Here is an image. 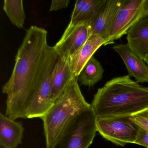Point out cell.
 <instances>
[{
	"instance_id": "cell-1",
	"label": "cell",
	"mask_w": 148,
	"mask_h": 148,
	"mask_svg": "<svg viewBox=\"0 0 148 148\" xmlns=\"http://www.w3.org/2000/svg\"><path fill=\"white\" fill-rule=\"evenodd\" d=\"M47 31L36 26L27 30L15 57L12 75L2 87L7 95L5 115L26 119V111L39 89L51 60L58 54L47 44Z\"/></svg>"
},
{
	"instance_id": "cell-2",
	"label": "cell",
	"mask_w": 148,
	"mask_h": 148,
	"mask_svg": "<svg viewBox=\"0 0 148 148\" xmlns=\"http://www.w3.org/2000/svg\"><path fill=\"white\" fill-rule=\"evenodd\" d=\"M91 105L97 118L132 116L148 109V87L129 75L114 78L97 90Z\"/></svg>"
},
{
	"instance_id": "cell-3",
	"label": "cell",
	"mask_w": 148,
	"mask_h": 148,
	"mask_svg": "<svg viewBox=\"0 0 148 148\" xmlns=\"http://www.w3.org/2000/svg\"><path fill=\"white\" fill-rule=\"evenodd\" d=\"M73 78L63 93L41 119L44 123L46 148L51 146L70 123L84 111L91 108Z\"/></svg>"
},
{
	"instance_id": "cell-4",
	"label": "cell",
	"mask_w": 148,
	"mask_h": 148,
	"mask_svg": "<svg viewBox=\"0 0 148 148\" xmlns=\"http://www.w3.org/2000/svg\"><path fill=\"white\" fill-rule=\"evenodd\" d=\"M92 108L82 112L66 127L53 145L47 148H89L97 131Z\"/></svg>"
},
{
	"instance_id": "cell-5",
	"label": "cell",
	"mask_w": 148,
	"mask_h": 148,
	"mask_svg": "<svg viewBox=\"0 0 148 148\" xmlns=\"http://www.w3.org/2000/svg\"><path fill=\"white\" fill-rule=\"evenodd\" d=\"M148 17V0H125L110 26L104 46L127 34L140 21Z\"/></svg>"
},
{
	"instance_id": "cell-6",
	"label": "cell",
	"mask_w": 148,
	"mask_h": 148,
	"mask_svg": "<svg viewBox=\"0 0 148 148\" xmlns=\"http://www.w3.org/2000/svg\"><path fill=\"white\" fill-rule=\"evenodd\" d=\"M96 126L102 136L116 145L134 144L136 139L138 125L130 116L97 117Z\"/></svg>"
},
{
	"instance_id": "cell-7",
	"label": "cell",
	"mask_w": 148,
	"mask_h": 148,
	"mask_svg": "<svg viewBox=\"0 0 148 148\" xmlns=\"http://www.w3.org/2000/svg\"><path fill=\"white\" fill-rule=\"evenodd\" d=\"M92 35L90 23L71 24L53 47L59 57L69 59L84 45Z\"/></svg>"
},
{
	"instance_id": "cell-8",
	"label": "cell",
	"mask_w": 148,
	"mask_h": 148,
	"mask_svg": "<svg viewBox=\"0 0 148 148\" xmlns=\"http://www.w3.org/2000/svg\"><path fill=\"white\" fill-rule=\"evenodd\" d=\"M59 58L57 54L50 63L39 89L26 111V119H41L48 112L54 104L51 101L50 97L51 74Z\"/></svg>"
},
{
	"instance_id": "cell-9",
	"label": "cell",
	"mask_w": 148,
	"mask_h": 148,
	"mask_svg": "<svg viewBox=\"0 0 148 148\" xmlns=\"http://www.w3.org/2000/svg\"><path fill=\"white\" fill-rule=\"evenodd\" d=\"M113 49L123 60L130 77H134L138 83H148V66L127 43L116 45Z\"/></svg>"
},
{
	"instance_id": "cell-10",
	"label": "cell",
	"mask_w": 148,
	"mask_h": 148,
	"mask_svg": "<svg viewBox=\"0 0 148 148\" xmlns=\"http://www.w3.org/2000/svg\"><path fill=\"white\" fill-rule=\"evenodd\" d=\"M125 0H105L97 15L90 24L92 35H98L105 40L116 14Z\"/></svg>"
},
{
	"instance_id": "cell-11",
	"label": "cell",
	"mask_w": 148,
	"mask_h": 148,
	"mask_svg": "<svg viewBox=\"0 0 148 148\" xmlns=\"http://www.w3.org/2000/svg\"><path fill=\"white\" fill-rule=\"evenodd\" d=\"M75 77L69 59L59 58L51 74L50 97L53 103H54Z\"/></svg>"
},
{
	"instance_id": "cell-12",
	"label": "cell",
	"mask_w": 148,
	"mask_h": 148,
	"mask_svg": "<svg viewBox=\"0 0 148 148\" xmlns=\"http://www.w3.org/2000/svg\"><path fill=\"white\" fill-rule=\"evenodd\" d=\"M25 128L17 122L0 113V145L3 148H16L22 144Z\"/></svg>"
},
{
	"instance_id": "cell-13",
	"label": "cell",
	"mask_w": 148,
	"mask_h": 148,
	"mask_svg": "<svg viewBox=\"0 0 148 148\" xmlns=\"http://www.w3.org/2000/svg\"><path fill=\"white\" fill-rule=\"evenodd\" d=\"M104 43L105 40L102 37L92 34L84 45L69 59L72 71L75 77H77L88 60Z\"/></svg>"
},
{
	"instance_id": "cell-14",
	"label": "cell",
	"mask_w": 148,
	"mask_h": 148,
	"mask_svg": "<svg viewBox=\"0 0 148 148\" xmlns=\"http://www.w3.org/2000/svg\"><path fill=\"white\" fill-rule=\"evenodd\" d=\"M126 39L131 49L143 60L148 53V17L129 31Z\"/></svg>"
},
{
	"instance_id": "cell-15",
	"label": "cell",
	"mask_w": 148,
	"mask_h": 148,
	"mask_svg": "<svg viewBox=\"0 0 148 148\" xmlns=\"http://www.w3.org/2000/svg\"><path fill=\"white\" fill-rule=\"evenodd\" d=\"M105 0H79L75 3L70 24H90L97 15Z\"/></svg>"
},
{
	"instance_id": "cell-16",
	"label": "cell",
	"mask_w": 148,
	"mask_h": 148,
	"mask_svg": "<svg viewBox=\"0 0 148 148\" xmlns=\"http://www.w3.org/2000/svg\"><path fill=\"white\" fill-rule=\"evenodd\" d=\"M104 71L100 62L92 56L81 70L78 80L83 85L92 87L102 79Z\"/></svg>"
},
{
	"instance_id": "cell-17",
	"label": "cell",
	"mask_w": 148,
	"mask_h": 148,
	"mask_svg": "<svg viewBox=\"0 0 148 148\" xmlns=\"http://www.w3.org/2000/svg\"><path fill=\"white\" fill-rule=\"evenodd\" d=\"M3 10L13 25L24 27L26 16L22 0H5Z\"/></svg>"
},
{
	"instance_id": "cell-18",
	"label": "cell",
	"mask_w": 148,
	"mask_h": 148,
	"mask_svg": "<svg viewBox=\"0 0 148 148\" xmlns=\"http://www.w3.org/2000/svg\"><path fill=\"white\" fill-rule=\"evenodd\" d=\"M131 119L138 126L148 130V109L132 116Z\"/></svg>"
},
{
	"instance_id": "cell-19",
	"label": "cell",
	"mask_w": 148,
	"mask_h": 148,
	"mask_svg": "<svg viewBox=\"0 0 148 148\" xmlns=\"http://www.w3.org/2000/svg\"><path fill=\"white\" fill-rule=\"evenodd\" d=\"M135 144L148 148V130L138 125V131Z\"/></svg>"
},
{
	"instance_id": "cell-20",
	"label": "cell",
	"mask_w": 148,
	"mask_h": 148,
	"mask_svg": "<svg viewBox=\"0 0 148 148\" xmlns=\"http://www.w3.org/2000/svg\"><path fill=\"white\" fill-rule=\"evenodd\" d=\"M70 2L69 0H53L50 7V12L57 11L66 8Z\"/></svg>"
},
{
	"instance_id": "cell-21",
	"label": "cell",
	"mask_w": 148,
	"mask_h": 148,
	"mask_svg": "<svg viewBox=\"0 0 148 148\" xmlns=\"http://www.w3.org/2000/svg\"><path fill=\"white\" fill-rule=\"evenodd\" d=\"M145 63H146L148 65V53L145 55V57L143 59Z\"/></svg>"
}]
</instances>
